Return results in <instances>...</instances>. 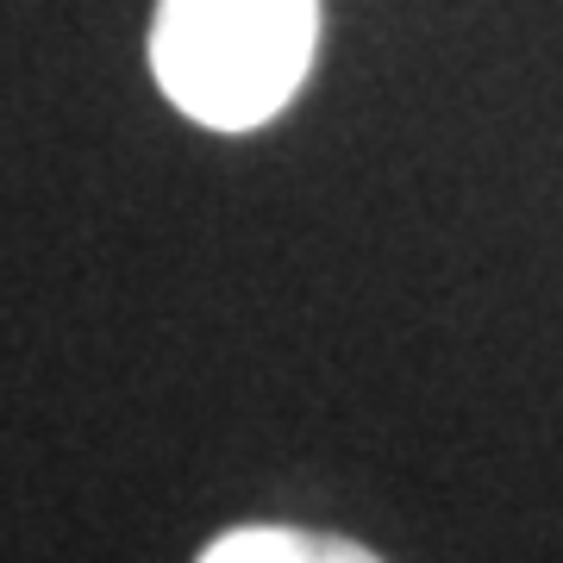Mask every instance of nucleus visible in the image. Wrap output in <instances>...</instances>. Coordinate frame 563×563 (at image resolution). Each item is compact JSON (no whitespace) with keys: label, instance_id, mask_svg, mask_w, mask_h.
Instances as JSON below:
<instances>
[{"label":"nucleus","instance_id":"f03ea898","mask_svg":"<svg viewBox=\"0 0 563 563\" xmlns=\"http://www.w3.org/2000/svg\"><path fill=\"white\" fill-rule=\"evenodd\" d=\"M195 563H383V558L351 539H332V532H307V526H239V532H220Z\"/></svg>","mask_w":563,"mask_h":563},{"label":"nucleus","instance_id":"f257e3e1","mask_svg":"<svg viewBox=\"0 0 563 563\" xmlns=\"http://www.w3.org/2000/svg\"><path fill=\"white\" fill-rule=\"evenodd\" d=\"M320 0H157L151 76L207 132H257L301 95Z\"/></svg>","mask_w":563,"mask_h":563}]
</instances>
